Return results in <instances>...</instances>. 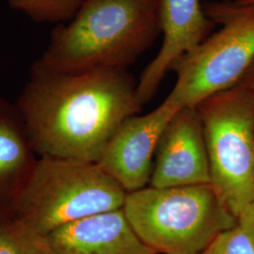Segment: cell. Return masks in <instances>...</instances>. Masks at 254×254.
Wrapping results in <instances>:
<instances>
[{"instance_id": "obj_13", "label": "cell", "mask_w": 254, "mask_h": 254, "mask_svg": "<svg viewBox=\"0 0 254 254\" xmlns=\"http://www.w3.org/2000/svg\"><path fill=\"white\" fill-rule=\"evenodd\" d=\"M83 0H9L12 9L36 23L64 24L73 18Z\"/></svg>"}, {"instance_id": "obj_3", "label": "cell", "mask_w": 254, "mask_h": 254, "mask_svg": "<svg viewBox=\"0 0 254 254\" xmlns=\"http://www.w3.org/2000/svg\"><path fill=\"white\" fill-rule=\"evenodd\" d=\"M123 210L157 254H197L237 219L211 184L144 188L127 193Z\"/></svg>"}, {"instance_id": "obj_6", "label": "cell", "mask_w": 254, "mask_h": 254, "mask_svg": "<svg viewBox=\"0 0 254 254\" xmlns=\"http://www.w3.org/2000/svg\"><path fill=\"white\" fill-rule=\"evenodd\" d=\"M211 185L237 218L254 200V92L236 85L200 102Z\"/></svg>"}, {"instance_id": "obj_8", "label": "cell", "mask_w": 254, "mask_h": 254, "mask_svg": "<svg viewBox=\"0 0 254 254\" xmlns=\"http://www.w3.org/2000/svg\"><path fill=\"white\" fill-rule=\"evenodd\" d=\"M150 187L163 189L211 184L208 154L196 108H183L159 138Z\"/></svg>"}, {"instance_id": "obj_14", "label": "cell", "mask_w": 254, "mask_h": 254, "mask_svg": "<svg viewBox=\"0 0 254 254\" xmlns=\"http://www.w3.org/2000/svg\"><path fill=\"white\" fill-rule=\"evenodd\" d=\"M197 254H254V246L238 225L218 235Z\"/></svg>"}, {"instance_id": "obj_10", "label": "cell", "mask_w": 254, "mask_h": 254, "mask_svg": "<svg viewBox=\"0 0 254 254\" xmlns=\"http://www.w3.org/2000/svg\"><path fill=\"white\" fill-rule=\"evenodd\" d=\"M48 238L56 254H157L136 235L123 208L73 221Z\"/></svg>"}, {"instance_id": "obj_4", "label": "cell", "mask_w": 254, "mask_h": 254, "mask_svg": "<svg viewBox=\"0 0 254 254\" xmlns=\"http://www.w3.org/2000/svg\"><path fill=\"white\" fill-rule=\"evenodd\" d=\"M127 192L97 163L39 157L5 216L49 236L82 218L124 207Z\"/></svg>"}, {"instance_id": "obj_16", "label": "cell", "mask_w": 254, "mask_h": 254, "mask_svg": "<svg viewBox=\"0 0 254 254\" xmlns=\"http://www.w3.org/2000/svg\"><path fill=\"white\" fill-rule=\"evenodd\" d=\"M254 92V61L246 72L242 79L237 84Z\"/></svg>"}, {"instance_id": "obj_11", "label": "cell", "mask_w": 254, "mask_h": 254, "mask_svg": "<svg viewBox=\"0 0 254 254\" xmlns=\"http://www.w3.org/2000/svg\"><path fill=\"white\" fill-rule=\"evenodd\" d=\"M38 158L18 109L0 98V217L9 212Z\"/></svg>"}, {"instance_id": "obj_15", "label": "cell", "mask_w": 254, "mask_h": 254, "mask_svg": "<svg viewBox=\"0 0 254 254\" xmlns=\"http://www.w3.org/2000/svg\"><path fill=\"white\" fill-rule=\"evenodd\" d=\"M237 225L254 246V200L246 205L237 216Z\"/></svg>"}, {"instance_id": "obj_12", "label": "cell", "mask_w": 254, "mask_h": 254, "mask_svg": "<svg viewBox=\"0 0 254 254\" xmlns=\"http://www.w3.org/2000/svg\"><path fill=\"white\" fill-rule=\"evenodd\" d=\"M0 254H56L48 236L15 218L0 217Z\"/></svg>"}, {"instance_id": "obj_9", "label": "cell", "mask_w": 254, "mask_h": 254, "mask_svg": "<svg viewBox=\"0 0 254 254\" xmlns=\"http://www.w3.org/2000/svg\"><path fill=\"white\" fill-rule=\"evenodd\" d=\"M201 0H158L163 42L137 81L142 106L153 99L173 64L208 38L217 25L205 15Z\"/></svg>"}, {"instance_id": "obj_1", "label": "cell", "mask_w": 254, "mask_h": 254, "mask_svg": "<svg viewBox=\"0 0 254 254\" xmlns=\"http://www.w3.org/2000/svg\"><path fill=\"white\" fill-rule=\"evenodd\" d=\"M127 70L55 72L36 61L16 108L39 157L98 163L121 124L142 104Z\"/></svg>"}, {"instance_id": "obj_17", "label": "cell", "mask_w": 254, "mask_h": 254, "mask_svg": "<svg viewBox=\"0 0 254 254\" xmlns=\"http://www.w3.org/2000/svg\"><path fill=\"white\" fill-rule=\"evenodd\" d=\"M234 2L243 6H254V0H235Z\"/></svg>"}, {"instance_id": "obj_5", "label": "cell", "mask_w": 254, "mask_h": 254, "mask_svg": "<svg viewBox=\"0 0 254 254\" xmlns=\"http://www.w3.org/2000/svg\"><path fill=\"white\" fill-rule=\"evenodd\" d=\"M203 9L221 27L172 66L177 79L166 100L178 109L235 87L254 61V6L208 2Z\"/></svg>"}, {"instance_id": "obj_2", "label": "cell", "mask_w": 254, "mask_h": 254, "mask_svg": "<svg viewBox=\"0 0 254 254\" xmlns=\"http://www.w3.org/2000/svg\"><path fill=\"white\" fill-rule=\"evenodd\" d=\"M160 35L158 0H83L72 20L53 29L38 62L59 73L127 70Z\"/></svg>"}, {"instance_id": "obj_7", "label": "cell", "mask_w": 254, "mask_h": 254, "mask_svg": "<svg viewBox=\"0 0 254 254\" xmlns=\"http://www.w3.org/2000/svg\"><path fill=\"white\" fill-rule=\"evenodd\" d=\"M179 109L165 99L149 113L125 120L109 139L97 164L127 193L150 183L159 138Z\"/></svg>"}]
</instances>
